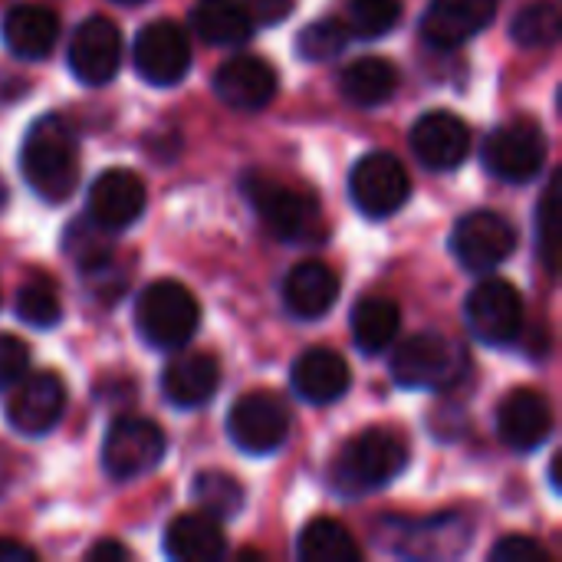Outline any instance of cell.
<instances>
[{
    "label": "cell",
    "instance_id": "37",
    "mask_svg": "<svg viewBox=\"0 0 562 562\" xmlns=\"http://www.w3.org/2000/svg\"><path fill=\"white\" fill-rule=\"evenodd\" d=\"M240 3L250 13V20L260 26H273V23L286 20L293 10V0H240Z\"/></svg>",
    "mask_w": 562,
    "mask_h": 562
},
{
    "label": "cell",
    "instance_id": "34",
    "mask_svg": "<svg viewBox=\"0 0 562 562\" xmlns=\"http://www.w3.org/2000/svg\"><path fill=\"white\" fill-rule=\"evenodd\" d=\"M514 40L520 46H553L557 36H560V13L553 3H530L524 7L517 16H514V26H510Z\"/></svg>",
    "mask_w": 562,
    "mask_h": 562
},
{
    "label": "cell",
    "instance_id": "12",
    "mask_svg": "<svg viewBox=\"0 0 562 562\" xmlns=\"http://www.w3.org/2000/svg\"><path fill=\"white\" fill-rule=\"evenodd\" d=\"M66 412V385L56 372L43 369L33 375H23L13 385L7 422L23 438H43L49 435Z\"/></svg>",
    "mask_w": 562,
    "mask_h": 562
},
{
    "label": "cell",
    "instance_id": "16",
    "mask_svg": "<svg viewBox=\"0 0 562 562\" xmlns=\"http://www.w3.org/2000/svg\"><path fill=\"white\" fill-rule=\"evenodd\" d=\"M501 0H431L422 16V36L435 49H458L487 30Z\"/></svg>",
    "mask_w": 562,
    "mask_h": 562
},
{
    "label": "cell",
    "instance_id": "2",
    "mask_svg": "<svg viewBox=\"0 0 562 562\" xmlns=\"http://www.w3.org/2000/svg\"><path fill=\"white\" fill-rule=\"evenodd\" d=\"M408 464V448L385 428H369L342 445L329 468V484L342 497H366L389 487Z\"/></svg>",
    "mask_w": 562,
    "mask_h": 562
},
{
    "label": "cell",
    "instance_id": "35",
    "mask_svg": "<svg viewBox=\"0 0 562 562\" xmlns=\"http://www.w3.org/2000/svg\"><path fill=\"white\" fill-rule=\"evenodd\" d=\"M26 366H30V349H26V342L16 339V336L0 333V392L13 389V385L26 375Z\"/></svg>",
    "mask_w": 562,
    "mask_h": 562
},
{
    "label": "cell",
    "instance_id": "25",
    "mask_svg": "<svg viewBox=\"0 0 562 562\" xmlns=\"http://www.w3.org/2000/svg\"><path fill=\"white\" fill-rule=\"evenodd\" d=\"M194 33L211 46H240L254 36V20L240 0H198L191 7Z\"/></svg>",
    "mask_w": 562,
    "mask_h": 562
},
{
    "label": "cell",
    "instance_id": "28",
    "mask_svg": "<svg viewBox=\"0 0 562 562\" xmlns=\"http://www.w3.org/2000/svg\"><path fill=\"white\" fill-rule=\"evenodd\" d=\"M300 560L303 562H359L362 550L356 537L333 517H316L300 533Z\"/></svg>",
    "mask_w": 562,
    "mask_h": 562
},
{
    "label": "cell",
    "instance_id": "22",
    "mask_svg": "<svg viewBox=\"0 0 562 562\" xmlns=\"http://www.w3.org/2000/svg\"><path fill=\"white\" fill-rule=\"evenodd\" d=\"M339 300V277L319 260L296 263L283 280V303L296 319H323Z\"/></svg>",
    "mask_w": 562,
    "mask_h": 562
},
{
    "label": "cell",
    "instance_id": "18",
    "mask_svg": "<svg viewBox=\"0 0 562 562\" xmlns=\"http://www.w3.org/2000/svg\"><path fill=\"white\" fill-rule=\"evenodd\" d=\"M501 441L514 451H537L553 431V408L543 392L514 389L497 408Z\"/></svg>",
    "mask_w": 562,
    "mask_h": 562
},
{
    "label": "cell",
    "instance_id": "17",
    "mask_svg": "<svg viewBox=\"0 0 562 562\" xmlns=\"http://www.w3.org/2000/svg\"><path fill=\"white\" fill-rule=\"evenodd\" d=\"M412 148L418 161L431 171H451L458 168L471 151V128L464 119H458L448 109L425 112L412 125Z\"/></svg>",
    "mask_w": 562,
    "mask_h": 562
},
{
    "label": "cell",
    "instance_id": "8",
    "mask_svg": "<svg viewBox=\"0 0 562 562\" xmlns=\"http://www.w3.org/2000/svg\"><path fill=\"white\" fill-rule=\"evenodd\" d=\"M349 194L366 217L382 221L405 207L412 194V178L392 151H372L356 161L349 175Z\"/></svg>",
    "mask_w": 562,
    "mask_h": 562
},
{
    "label": "cell",
    "instance_id": "15",
    "mask_svg": "<svg viewBox=\"0 0 562 562\" xmlns=\"http://www.w3.org/2000/svg\"><path fill=\"white\" fill-rule=\"evenodd\" d=\"M145 181L128 168H109L89 184V221L115 234L132 227L145 214Z\"/></svg>",
    "mask_w": 562,
    "mask_h": 562
},
{
    "label": "cell",
    "instance_id": "26",
    "mask_svg": "<svg viewBox=\"0 0 562 562\" xmlns=\"http://www.w3.org/2000/svg\"><path fill=\"white\" fill-rule=\"evenodd\" d=\"M339 89H342V95L349 102L372 109V105H382V102H389L395 95L398 69L382 56H359L342 69Z\"/></svg>",
    "mask_w": 562,
    "mask_h": 562
},
{
    "label": "cell",
    "instance_id": "4",
    "mask_svg": "<svg viewBox=\"0 0 562 562\" xmlns=\"http://www.w3.org/2000/svg\"><path fill=\"white\" fill-rule=\"evenodd\" d=\"M468 372V352L441 336V333H418L408 336L392 352V379L402 389H454Z\"/></svg>",
    "mask_w": 562,
    "mask_h": 562
},
{
    "label": "cell",
    "instance_id": "31",
    "mask_svg": "<svg viewBox=\"0 0 562 562\" xmlns=\"http://www.w3.org/2000/svg\"><path fill=\"white\" fill-rule=\"evenodd\" d=\"M13 310L16 316L26 323V326H36V329H49L59 323L63 316V303H59V293L49 280L43 277H33L30 283H23L16 290V300H13Z\"/></svg>",
    "mask_w": 562,
    "mask_h": 562
},
{
    "label": "cell",
    "instance_id": "20",
    "mask_svg": "<svg viewBox=\"0 0 562 562\" xmlns=\"http://www.w3.org/2000/svg\"><path fill=\"white\" fill-rule=\"evenodd\" d=\"M178 352V349H175ZM221 366L207 352H178L161 372V392L175 408H201L217 395Z\"/></svg>",
    "mask_w": 562,
    "mask_h": 562
},
{
    "label": "cell",
    "instance_id": "38",
    "mask_svg": "<svg viewBox=\"0 0 562 562\" xmlns=\"http://www.w3.org/2000/svg\"><path fill=\"white\" fill-rule=\"evenodd\" d=\"M132 553L122 547V543H115V540H99L89 553H86V560L92 562H115V560H128Z\"/></svg>",
    "mask_w": 562,
    "mask_h": 562
},
{
    "label": "cell",
    "instance_id": "27",
    "mask_svg": "<svg viewBox=\"0 0 562 562\" xmlns=\"http://www.w3.org/2000/svg\"><path fill=\"white\" fill-rule=\"evenodd\" d=\"M398 326H402V313L385 296H366L352 310V339H356L359 352H366V356L385 352L395 342Z\"/></svg>",
    "mask_w": 562,
    "mask_h": 562
},
{
    "label": "cell",
    "instance_id": "42",
    "mask_svg": "<svg viewBox=\"0 0 562 562\" xmlns=\"http://www.w3.org/2000/svg\"><path fill=\"white\" fill-rule=\"evenodd\" d=\"M115 3H142V0H115Z\"/></svg>",
    "mask_w": 562,
    "mask_h": 562
},
{
    "label": "cell",
    "instance_id": "24",
    "mask_svg": "<svg viewBox=\"0 0 562 562\" xmlns=\"http://www.w3.org/2000/svg\"><path fill=\"white\" fill-rule=\"evenodd\" d=\"M165 553L178 562H214L227 553V537L221 520L194 510L181 514L165 530Z\"/></svg>",
    "mask_w": 562,
    "mask_h": 562
},
{
    "label": "cell",
    "instance_id": "21",
    "mask_svg": "<svg viewBox=\"0 0 562 562\" xmlns=\"http://www.w3.org/2000/svg\"><path fill=\"white\" fill-rule=\"evenodd\" d=\"M290 379L296 395L310 405H333L352 389V369L333 349H306L293 362Z\"/></svg>",
    "mask_w": 562,
    "mask_h": 562
},
{
    "label": "cell",
    "instance_id": "32",
    "mask_svg": "<svg viewBox=\"0 0 562 562\" xmlns=\"http://www.w3.org/2000/svg\"><path fill=\"white\" fill-rule=\"evenodd\" d=\"M349 40H352V33L346 30L342 20H316V23H310L300 33L296 53L306 63H329V59H336L349 46Z\"/></svg>",
    "mask_w": 562,
    "mask_h": 562
},
{
    "label": "cell",
    "instance_id": "36",
    "mask_svg": "<svg viewBox=\"0 0 562 562\" xmlns=\"http://www.w3.org/2000/svg\"><path fill=\"white\" fill-rule=\"evenodd\" d=\"M494 562H553L550 550L530 537H504L494 550H491Z\"/></svg>",
    "mask_w": 562,
    "mask_h": 562
},
{
    "label": "cell",
    "instance_id": "9",
    "mask_svg": "<svg viewBox=\"0 0 562 562\" xmlns=\"http://www.w3.org/2000/svg\"><path fill=\"white\" fill-rule=\"evenodd\" d=\"M227 435L244 454H273L290 435V412L273 392H247L231 405Z\"/></svg>",
    "mask_w": 562,
    "mask_h": 562
},
{
    "label": "cell",
    "instance_id": "29",
    "mask_svg": "<svg viewBox=\"0 0 562 562\" xmlns=\"http://www.w3.org/2000/svg\"><path fill=\"white\" fill-rule=\"evenodd\" d=\"M191 494H194L198 510L214 520H231L244 510V487L237 477H231L224 471H201L194 477Z\"/></svg>",
    "mask_w": 562,
    "mask_h": 562
},
{
    "label": "cell",
    "instance_id": "6",
    "mask_svg": "<svg viewBox=\"0 0 562 562\" xmlns=\"http://www.w3.org/2000/svg\"><path fill=\"white\" fill-rule=\"evenodd\" d=\"M484 165L507 184H527L547 168V132L533 119H514L484 142Z\"/></svg>",
    "mask_w": 562,
    "mask_h": 562
},
{
    "label": "cell",
    "instance_id": "39",
    "mask_svg": "<svg viewBox=\"0 0 562 562\" xmlns=\"http://www.w3.org/2000/svg\"><path fill=\"white\" fill-rule=\"evenodd\" d=\"M0 562H36V550H30L20 540L0 537Z\"/></svg>",
    "mask_w": 562,
    "mask_h": 562
},
{
    "label": "cell",
    "instance_id": "14",
    "mask_svg": "<svg viewBox=\"0 0 562 562\" xmlns=\"http://www.w3.org/2000/svg\"><path fill=\"white\" fill-rule=\"evenodd\" d=\"M69 69L82 86H105L122 63V33L109 16H89L69 36Z\"/></svg>",
    "mask_w": 562,
    "mask_h": 562
},
{
    "label": "cell",
    "instance_id": "13",
    "mask_svg": "<svg viewBox=\"0 0 562 562\" xmlns=\"http://www.w3.org/2000/svg\"><path fill=\"white\" fill-rule=\"evenodd\" d=\"M135 69L151 86H178L191 69V43L171 20H151L135 36Z\"/></svg>",
    "mask_w": 562,
    "mask_h": 562
},
{
    "label": "cell",
    "instance_id": "23",
    "mask_svg": "<svg viewBox=\"0 0 562 562\" xmlns=\"http://www.w3.org/2000/svg\"><path fill=\"white\" fill-rule=\"evenodd\" d=\"M3 46L20 59H46L59 40V20L43 3H16L0 23Z\"/></svg>",
    "mask_w": 562,
    "mask_h": 562
},
{
    "label": "cell",
    "instance_id": "7",
    "mask_svg": "<svg viewBox=\"0 0 562 562\" xmlns=\"http://www.w3.org/2000/svg\"><path fill=\"white\" fill-rule=\"evenodd\" d=\"M165 458V431L151 418H115L102 441V468L112 481L125 484L155 471Z\"/></svg>",
    "mask_w": 562,
    "mask_h": 562
},
{
    "label": "cell",
    "instance_id": "11",
    "mask_svg": "<svg viewBox=\"0 0 562 562\" xmlns=\"http://www.w3.org/2000/svg\"><path fill=\"white\" fill-rule=\"evenodd\" d=\"M464 316L471 333L487 342V346H510L520 329H524V300L520 290L501 277H487L481 280L468 303H464Z\"/></svg>",
    "mask_w": 562,
    "mask_h": 562
},
{
    "label": "cell",
    "instance_id": "10",
    "mask_svg": "<svg viewBox=\"0 0 562 562\" xmlns=\"http://www.w3.org/2000/svg\"><path fill=\"white\" fill-rule=\"evenodd\" d=\"M517 250V227L497 211H474L451 231V254L474 273H491Z\"/></svg>",
    "mask_w": 562,
    "mask_h": 562
},
{
    "label": "cell",
    "instance_id": "40",
    "mask_svg": "<svg viewBox=\"0 0 562 562\" xmlns=\"http://www.w3.org/2000/svg\"><path fill=\"white\" fill-rule=\"evenodd\" d=\"M550 484H553V491H560V454H553V461H550Z\"/></svg>",
    "mask_w": 562,
    "mask_h": 562
},
{
    "label": "cell",
    "instance_id": "41",
    "mask_svg": "<svg viewBox=\"0 0 562 562\" xmlns=\"http://www.w3.org/2000/svg\"><path fill=\"white\" fill-rule=\"evenodd\" d=\"M7 204V188H3V181H0V207Z\"/></svg>",
    "mask_w": 562,
    "mask_h": 562
},
{
    "label": "cell",
    "instance_id": "33",
    "mask_svg": "<svg viewBox=\"0 0 562 562\" xmlns=\"http://www.w3.org/2000/svg\"><path fill=\"white\" fill-rule=\"evenodd\" d=\"M537 247H540L547 273L557 277V270H560V263H557V254H560V175L550 178V184L540 198V207H537Z\"/></svg>",
    "mask_w": 562,
    "mask_h": 562
},
{
    "label": "cell",
    "instance_id": "1",
    "mask_svg": "<svg viewBox=\"0 0 562 562\" xmlns=\"http://www.w3.org/2000/svg\"><path fill=\"white\" fill-rule=\"evenodd\" d=\"M23 181L49 204H63L79 184V135L59 112L36 119L20 148Z\"/></svg>",
    "mask_w": 562,
    "mask_h": 562
},
{
    "label": "cell",
    "instance_id": "5",
    "mask_svg": "<svg viewBox=\"0 0 562 562\" xmlns=\"http://www.w3.org/2000/svg\"><path fill=\"white\" fill-rule=\"evenodd\" d=\"M244 194L254 204V211L260 214V221L267 224V231L280 240H310L323 227L319 204L310 194H303L270 175L250 171L244 178Z\"/></svg>",
    "mask_w": 562,
    "mask_h": 562
},
{
    "label": "cell",
    "instance_id": "19",
    "mask_svg": "<svg viewBox=\"0 0 562 562\" xmlns=\"http://www.w3.org/2000/svg\"><path fill=\"white\" fill-rule=\"evenodd\" d=\"M214 92L224 105L257 112L277 95V72L260 56H234L214 72Z\"/></svg>",
    "mask_w": 562,
    "mask_h": 562
},
{
    "label": "cell",
    "instance_id": "3",
    "mask_svg": "<svg viewBox=\"0 0 562 562\" xmlns=\"http://www.w3.org/2000/svg\"><path fill=\"white\" fill-rule=\"evenodd\" d=\"M138 333L148 346L175 352L184 349L201 326V303L178 280H155L142 290L135 306Z\"/></svg>",
    "mask_w": 562,
    "mask_h": 562
},
{
    "label": "cell",
    "instance_id": "30",
    "mask_svg": "<svg viewBox=\"0 0 562 562\" xmlns=\"http://www.w3.org/2000/svg\"><path fill=\"white\" fill-rule=\"evenodd\" d=\"M402 16V0H349L346 3V30L352 40H375L385 36Z\"/></svg>",
    "mask_w": 562,
    "mask_h": 562
}]
</instances>
